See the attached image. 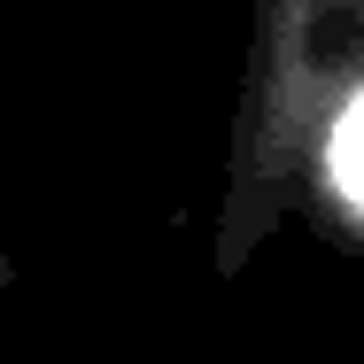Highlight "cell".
Returning <instances> with one entry per match:
<instances>
[{
  "mask_svg": "<svg viewBox=\"0 0 364 364\" xmlns=\"http://www.w3.org/2000/svg\"><path fill=\"white\" fill-rule=\"evenodd\" d=\"M333 178H341L349 202H364V101L341 117V132H333Z\"/></svg>",
  "mask_w": 364,
  "mask_h": 364,
  "instance_id": "cell-1",
  "label": "cell"
}]
</instances>
